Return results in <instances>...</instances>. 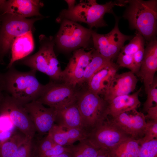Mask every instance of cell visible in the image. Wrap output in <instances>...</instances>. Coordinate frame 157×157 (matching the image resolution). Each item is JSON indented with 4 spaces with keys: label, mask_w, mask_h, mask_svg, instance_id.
Returning a JSON list of instances; mask_svg holds the SVG:
<instances>
[{
    "label": "cell",
    "mask_w": 157,
    "mask_h": 157,
    "mask_svg": "<svg viewBox=\"0 0 157 157\" xmlns=\"http://www.w3.org/2000/svg\"><path fill=\"white\" fill-rule=\"evenodd\" d=\"M76 103L81 116L83 128L88 133L108 118V102L88 89L79 92Z\"/></svg>",
    "instance_id": "obj_5"
},
{
    "label": "cell",
    "mask_w": 157,
    "mask_h": 157,
    "mask_svg": "<svg viewBox=\"0 0 157 157\" xmlns=\"http://www.w3.org/2000/svg\"><path fill=\"white\" fill-rule=\"evenodd\" d=\"M72 157H97L101 149L94 147L85 139L77 145L68 146Z\"/></svg>",
    "instance_id": "obj_26"
},
{
    "label": "cell",
    "mask_w": 157,
    "mask_h": 157,
    "mask_svg": "<svg viewBox=\"0 0 157 157\" xmlns=\"http://www.w3.org/2000/svg\"><path fill=\"white\" fill-rule=\"evenodd\" d=\"M113 61L103 57L94 49L92 59L85 70L81 84L88 83L96 73L102 68L114 63Z\"/></svg>",
    "instance_id": "obj_25"
},
{
    "label": "cell",
    "mask_w": 157,
    "mask_h": 157,
    "mask_svg": "<svg viewBox=\"0 0 157 157\" xmlns=\"http://www.w3.org/2000/svg\"><path fill=\"white\" fill-rule=\"evenodd\" d=\"M146 94L147 98L142 108L144 113H146L150 108L154 106V103L157 105V79L154 77V81L150 85Z\"/></svg>",
    "instance_id": "obj_27"
},
{
    "label": "cell",
    "mask_w": 157,
    "mask_h": 157,
    "mask_svg": "<svg viewBox=\"0 0 157 157\" xmlns=\"http://www.w3.org/2000/svg\"><path fill=\"white\" fill-rule=\"evenodd\" d=\"M0 117L9 118L27 138L33 139L36 130L24 105L5 93L0 103Z\"/></svg>",
    "instance_id": "obj_8"
},
{
    "label": "cell",
    "mask_w": 157,
    "mask_h": 157,
    "mask_svg": "<svg viewBox=\"0 0 157 157\" xmlns=\"http://www.w3.org/2000/svg\"><path fill=\"white\" fill-rule=\"evenodd\" d=\"M65 152H69L68 147L63 146L58 144L39 155V157H48L58 155Z\"/></svg>",
    "instance_id": "obj_32"
},
{
    "label": "cell",
    "mask_w": 157,
    "mask_h": 157,
    "mask_svg": "<svg viewBox=\"0 0 157 157\" xmlns=\"http://www.w3.org/2000/svg\"><path fill=\"white\" fill-rule=\"evenodd\" d=\"M39 50L21 60L19 63L46 74L54 82L61 81L62 71L54 52L53 37L41 34L39 37Z\"/></svg>",
    "instance_id": "obj_4"
},
{
    "label": "cell",
    "mask_w": 157,
    "mask_h": 157,
    "mask_svg": "<svg viewBox=\"0 0 157 157\" xmlns=\"http://www.w3.org/2000/svg\"><path fill=\"white\" fill-rule=\"evenodd\" d=\"M157 139V121H148L144 136L139 139L140 144Z\"/></svg>",
    "instance_id": "obj_29"
},
{
    "label": "cell",
    "mask_w": 157,
    "mask_h": 157,
    "mask_svg": "<svg viewBox=\"0 0 157 157\" xmlns=\"http://www.w3.org/2000/svg\"><path fill=\"white\" fill-rule=\"evenodd\" d=\"M6 1V0H0V13L1 14L3 12Z\"/></svg>",
    "instance_id": "obj_38"
},
{
    "label": "cell",
    "mask_w": 157,
    "mask_h": 157,
    "mask_svg": "<svg viewBox=\"0 0 157 157\" xmlns=\"http://www.w3.org/2000/svg\"><path fill=\"white\" fill-rule=\"evenodd\" d=\"M144 48V46L142 47L133 56L134 74H137L140 70L143 58Z\"/></svg>",
    "instance_id": "obj_33"
},
{
    "label": "cell",
    "mask_w": 157,
    "mask_h": 157,
    "mask_svg": "<svg viewBox=\"0 0 157 157\" xmlns=\"http://www.w3.org/2000/svg\"><path fill=\"white\" fill-rule=\"evenodd\" d=\"M56 110L55 124L65 128L84 130L81 116L76 102Z\"/></svg>",
    "instance_id": "obj_20"
},
{
    "label": "cell",
    "mask_w": 157,
    "mask_h": 157,
    "mask_svg": "<svg viewBox=\"0 0 157 157\" xmlns=\"http://www.w3.org/2000/svg\"><path fill=\"white\" fill-rule=\"evenodd\" d=\"M44 5L43 2L39 0H9L7 1L1 15L7 14L24 18L44 17L40 12Z\"/></svg>",
    "instance_id": "obj_17"
},
{
    "label": "cell",
    "mask_w": 157,
    "mask_h": 157,
    "mask_svg": "<svg viewBox=\"0 0 157 157\" xmlns=\"http://www.w3.org/2000/svg\"><path fill=\"white\" fill-rule=\"evenodd\" d=\"M65 1L67 3L68 6V9H71L75 6V0H66Z\"/></svg>",
    "instance_id": "obj_35"
},
{
    "label": "cell",
    "mask_w": 157,
    "mask_h": 157,
    "mask_svg": "<svg viewBox=\"0 0 157 157\" xmlns=\"http://www.w3.org/2000/svg\"><path fill=\"white\" fill-rule=\"evenodd\" d=\"M108 119L130 137L139 139L144 136L147 125L145 115L137 109L122 113Z\"/></svg>",
    "instance_id": "obj_13"
},
{
    "label": "cell",
    "mask_w": 157,
    "mask_h": 157,
    "mask_svg": "<svg viewBox=\"0 0 157 157\" xmlns=\"http://www.w3.org/2000/svg\"><path fill=\"white\" fill-rule=\"evenodd\" d=\"M28 139L21 132L7 138L0 143V157H15L20 147Z\"/></svg>",
    "instance_id": "obj_24"
},
{
    "label": "cell",
    "mask_w": 157,
    "mask_h": 157,
    "mask_svg": "<svg viewBox=\"0 0 157 157\" xmlns=\"http://www.w3.org/2000/svg\"><path fill=\"white\" fill-rule=\"evenodd\" d=\"M141 88L131 94L117 97L108 102L109 116L116 117L122 113L137 109L140 105L139 95Z\"/></svg>",
    "instance_id": "obj_21"
},
{
    "label": "cell",
    "mask_w": 157,
    "mask_h": 157,
    "mask_svg": "<svg viewBox=\"0 0 157 157\" xmlns=\"http://www.w3.org/2000/svg\"><path fill=\"white\" fill-rule=\"evenodd\" d=\"M35 126L40 134L48 133L55 124L56 111L46 108L40 102L34 101L24 105Z\"/></svg>",
    "instance_id": "obj_14"
},
{
    "label": "cell",
    "mask_w": 157,
    "mask_h": 157,
    "mask_svg": "<svg viewBox=\"0 0 157 157\" xmlns=\"http://www.w3.org/2000/svg\"><path fill=\"white\" fill-rule=\"evenodd\" d=\"M138 157H157V139L141 144Z\"/></svg>",
    "instance_id": "obj_28"
},
{
    "label": "cell",
    "mask_w": 157,
    "mask_h": 157,
    "mask_svg": "<svg viewBox=\"0 0 157 157\" xmlns=\"http://www.w3.org/2000/svg\"><path fill=\"white\" fill-rule=\"evenodd\" d=\"M94 49L85 51L79 49L74 51L66 67L62 72L61 80L76 87L81 84L87 66L91 61Z\"/></svg>",
    "instance_id": "obj_12"
},
{
    "label": "cell",
    "mask_w": 157,
    "mask_h": 157,
    "mask_svg": "<svg viewBox=\"0 0 157 157\" xmlns=\"http://www.w3.org/2000/svg\"><path fill=\"white\" fill-rule=\"evenodd\" d=\"M34 47L32 31H30L17 37L11 47V58L7 68L13 66L17 61L27 57L33 51Z\"/></svg>",
    "instance_id": "obj_22"
},
{
    "label": "cell",
    "mask_w": 157,
    "mask_h": 157,
    "mask_svg": "<svg viewBox=\"0 0 157 157\" xmlns=\"http://www.w3.org/2000/svg\"><path fill=\"white\" fill-rule=\"evenodd\" d=\"M79 92L76 87L69 84L51 81L44 85L41 94L36 101L57 109L76 102Z\"/></svg>",
    "instance_id": "obj_10"
},
{
    "label": "cell",
    "mask_w": 157,
    "mask_h": 157,
    "mask_svg": "<svg viewBox=\"0 0 157 157\" xmlns=\"http://www.w3.org/2000/svg\"><path fill=\"white\" fill-rule=\"evenodd\" d=\"M60 23V29L54 38L58 49L69 52L88 47L93 30L68 19H63Z\"/></svg>",
    "instance_id": "obj_7"
},
{
    "label": "cell",
    "mask_w": 157,
    "mask_h": 157,
    "mask_svg": "<svg viewBox=\"0 0 157 157\" xmlns=\"http://www.w3.org/2000/svg\"><path fill=\"white\" fill-rule=\"evenodd\" d=\"M0 16V63L2 64L15 40L30 31H33L34 23L44 17L24 18L7 14Z\"/></svg>",
    "instance_id": "obj_6"
},
{
    "label": "cell",
    "mask_w": 157,
    "mask_h": 157,
    "mask_svg": "<svg viewBox=\"0 0 157 157\" xmlns=\"http://www.w3.org/2000/svg\"><path fill=\"white\" fill-rule=\"evenodd\" d=\"M129 137L108 118L91 130L86 139L96 148L108 151Z\"/></svg>",
    "instance_id": "obj_11"
},
{
    "label": "cell",
    "mask_w": 157,
    "mask_h": 157,
    "mask_svg": "<svg viewBox=\"0 0 157 157\" xmlns=\"http://www.w3.org/2000/svg\"><path fill=\"white\" fill-rule=\"evenodd\" d=\"M147 113L145 116L146 120L157 121V105L149 108Z\"/></svg>",
    "instance_id": "obj_34"
},
{
    "label": "cell",
    "mask_w": 157,
    "mask_h": 157,
    "mask_svg": "<svg viewBox=\"0 0 157 157\" xmlns=\"http://www.w3.org/2000/svg\"><path fill=\"white\" fill-rule=\"evenodd\" d=\"M119 67L114 63L96 73L88 82V89L100 96L104 95L109 87Z\"/></svg>",
    "instance_id": "obj_18"
},
{
    "label": "cell",
    "mask_w": 157,
    "mask_h": 157,
    "mask_svg": "<svg viewBox=\"0 0 157 157\" xmlns=\"http://www.w3.org/2000/svg\"><path fill=\"white\" fill-rule=\"evenodd\" d=\"M4 95V93L2 91V90L0 88V103L3 99Z\"/></svg>",
    "instance_id": "obj_39"
},
{
    "label": "cell",
    "mask_w": 157,
    "mask_h": 157,
    "mask_svg": "<svg viewBox=\"0 0 157 157\" xmlns=\"http://www.w3.org/2000/svg\"><path fill=\"white\" fill-rule=\"evenodd\" d=\"M4 73L0 72V88L6 94L23 105L36 101L45 85L37 79L36 71H19L13 65Z\"/></svg>",
    "instance_id": "obj_1"
},
{
    "label": "cell",
    "mask_w": 157,
    "mask_h": 157,
    "mask_svg": "<svg viewBox=\"0 0 157 157\" xmlns=\"http://www.w3.org/2000/svg\"><path fill=\"white\" fill-rule=\"evenodd\" d=\"M48 157H72L69 152H65L58 155Z\"/></svg>",
    "instance_id": "obj_37"
},
{
    "label": "cell",
    "mask_w": 157,
    "mask_h": 157,
    "mask_svg": "<svg viewBox=\"0 0 157 157\" xmlns=\"http://www.w3.org/2000/svg\"><path fill=\"white\" fill-rule=\"evenodd\" d=\"M138 81L136 76L131 71L117 73L103 97L108 102L117 97L130 94L134 90Z\"/></svg>",
    "instance_id": "obj_16"
},
{
    "label": "cell",
    "mask_w": 157,
    "mask_h": 157,
    "mask_svg": "<svg viewBox=\"0 0 157 157\" xmlns=\"http://www.w3.org/2000/svg\"><path fill=\"white\" fill-rule=\"evenodd\" d=\"M140 147L139 139L129 137L108 152L110 157H138Z\"/></svg>",
    "instance_id": "obj_23"
},
{
    "label": "cell",
    "mask_w": 157,
    "mask_h": 157,
    "mask_svg": "<svg viewBox=\"0 0 157 157\" xmlns=\"http://www.w3.org/2000/svg\"><path fill=\"white\" fill-rule=\"evenodd\" d=\"M115 17V26L109 33L100 34L93 31L92 34L94 49L103 57L111 61L117 57L125 42L133 38L121 32L118 27L119 18Z\"/></svg>",
    "instance_id": "obj_9"
},
{
    "label": "cell",
    "mask_w": 157,
    "mask_h": 157,
    "mask_svg": "<svg viewBox=\"0 0 157 157\" xmlns=\"http://www.w3.org/2000/svg\"><path fill=\"white\" fill-rule=\"evenodd\" d=\"M33 139H29L20 147L15 157H32Z\"/></svg>",
    "instance_id": "obj_31"
},
{
    "label": "cell",
    "mask_w": 157,
    "mask_h": 157,
    "mask_svg": "<svg viewBox=\"0 0 157 157\" xmlns=\"http://www.w3.org/2000/svg\"><path fill=\"white\" fill-rule=\"evenodd\" d=\"M97 157H110L108 151L101 149V150Z\"/></svg>",
    "instance_id": "obj_36"
},
{
    "label": "cell",
    "mask_w": 157,
    "mask_h": 157,
    "mask_svg": "<svg viewBox=\"0 0 157 157\" xmlns=\"http://www.w3.org/2000/svg\"><path fill=\"white\" fill-rule=\"evenodd\" d=\"M57 144L64 147L73 145L76 142L86 139L88 133L80 129H67L54 124L48 133Z\"/></svg>",
    "instance_id": "obj_19"
},
{
    "label": "cell",
    "mask_w": 157,
    "mask_h": 157,
    "mask_svg": "<svg viewBox=\"0 0 157 157\" xmlns=\"http://www.w3.org/2000/svg\"><path fill=\"white\" fill-rule=\"evenodd\" d=\"M126 7L123 17L130 28L135 29L149 41L155 38L157 30V1L156 0L120 1Z\"/></svg>",
    "instance_id": "obj_2"
},
{
    "label": "cell",
    "mask_w": 157,
    "mask_h": 157,
    "mask_svg": "<svg viewBox=\"0 0 157 157\" xmlns=\"http://www.w3.org/2000/svg\"><path fill=\"white\" fill-rule=\"evenodd\" d=\"M157 70V41L156 38L148 41L144 48L142 61L137 74L142 80L146 93L152 83Z\"/></svg>",
    "instance_id": "obj_15"
},
{
    "label": "cell",
    "mask_w": 157,
    "mask_h": 157,
    "mask_svg": "<svg viewBox=\"0 0 157 157\" xmlns=\"http://www.w3.org/2000/svg\"><path fill=\"white\" fill-rule=\"evenodd\" d=\"M56 144L48 133L42 139L37 147V151L38 156L56 146Z\"/></svg>",
    "instance_id": "obj_30"
},
{
    "label": "cell",
    "mask_w": 157,
    "mask_h": 157,
    "mask_svg": "<svg viewBox=\"0 0 157 157\" xmlns=\"http://www.w3.org/2000/svg\"></svg>",
    "instance_id": "obj_40"
},
{
    "label": "cell",
    "mask_w": 157,
    "mask_h": 157,
    "mask_svg": "<svg viewBox=\"0 0 157 157\" xmlns=\"http://www.w3.org/2000/svg\"><path fill=\"white\" fill-rule=\"evenodd\" d=\"M115 6H120L117 1H109L103 4H98L95 0L81 2L71 9L63 10L56 21L60 23L63 19H67L84 23L91 29L106 26L104 16L106 13H113V9Z\"/></svg>",
    "instance_id": "obj_3"
}]
</instances>
